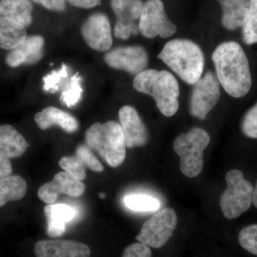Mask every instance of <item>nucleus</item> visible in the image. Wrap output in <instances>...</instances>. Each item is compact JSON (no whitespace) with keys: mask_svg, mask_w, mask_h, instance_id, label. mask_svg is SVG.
I'll use <instances>...</instances> for the list:
<instances>
[{"mask_svg":"<svg viewBox=\"0 0 257 257\" xmlns=\"http://www.w3.org/2000/svg\"><path fill=\"white\" fill-rule=\"evenodd\" d=\"M216 76L225 92L234 98L248 94L252 84L247 57L237 42H224L212 54Z\"/></svg>","mask_w":257,"mask_h":257,"instance_id":"1","label":"nucleus"},{"mask_svg":"<svg viewBox=\"0 0 257 257\" xmlns=\"http://www.w3.org/2000/svg\"><path fill=\"white\" fill-rule=\"evenodd\" d=\"M162 60L187 84L194 85L202 77L205 58L201 47L192 40L174 39L165 44L158 55Z\"/></svg>","mask_w":257,"mask_h":257,"instance_id":"2","label":"nucleus"},{"mask_svg":"<svg viewBox=\"0 0 257 257\" xmlns=\"http://www.w3.org/2000/svg\"><path fill=\"white\" fill-rule=\"evenodd\" d=\"M133 87L138 92L151 96L164 116L170 117L178 111L179 83L168 71L145 69L135 76Z\"/></svg>","mask_w":257,"mask_h":257,"instance_id":"3","label":"nucleus"},{"mask_svg":"<svg viewBox=\"0 0 257 257\" xmlns=\"http://www.w3.org/2000/svg\"><path fill=\"white\" fill-rule=\"evenodd\" d=\"M87 146L99 153L111 167H117L126 157L124 133L119 123H94L85 134Z\"/></svg>","mask_w":257,"mask_h":257,"instance_id":"4","label":"nucleus"},{"mask_svg":"<svg viewBox=\"0 0 257 257\" xmlns=\"http://www.w3.org/2000/svg\"><path fill=\"white\" fill-rule=\"evenodd\" d=\"M210 143L206 130L194 127L175 138L173 148L180 157V170L184 175L194 178L200 175L204 168L203 152Z\"/></svg>","mask_w":257,"mask_h":257,"instance_id":"5","label":"nucleus"},{"mask_svg":"<svg viewBox=\"0 0 257 257\" xmlns=\"http://www.w3.org/2000/svg\"><path fill=\"white\" fill-rule=\"evenodd\" d=\"M226 181L227 187L221 195L219 205L226 219H236L251 207L253 188L239 170L229 171Z\"/></svg>","mask_w":257,"mask_h":257,"instance_id":"6","label":"nucleus"},{"mask_svg":"<svg viewBox=\"0 0 257 257\" xmlns=\"http://www.w3.org/2000/svg\"><path fill=\"white\" fill-rule=\"evenodd\" d=\"M45 92H60V101L69 108L75 106L82 98V78L79 72L72 74V69L62 64L59 69L53 70L43 77Z\"/></svg>","mask_w":257,"mask_h":257,"instance_id":"7","label":"nucleus"},{"mask_svg":"<svg viewBox=\"0 0 257 257\" xmlns=\"http://www.w3.org/2000/svg\"><path fill=\"white\" fill-rule=\"evenodd\" d=\"M177 225L175 209L165 208L145 221L136 239L150 247H162L170 239Z\"/></svg>","mask_w":257,"mask_h":257,"instance_id":"8","label":"nucleus"},{"mask_svg":"<svg viewBox=\"0 0 257 257\" xmlns=\"http://www.w3.org/2000/svg\"><path fill=\"white\" fill-rule=\"evenodd\" d=\"M138 26L140 33L148 39L169 38L177 30V26L167 17L162 0H147L144 3Z\"/></svg>","mask_w":257,"mask_h":257,"instance_id":"9","label":"nucleus"},{"mask_svg":"<svg viewBox=\"0 0 257 257\" xmlns=\"http://www.w3.org/2000/svg\"><path fill=\"white\" fill-rule=\"evenodd\" d=\"M220 84L216 74L206 72L194 84L190 100L189 112L194 117L204 120L219 102L221 96Z\"/></svg>","mask_w":257,"mask_h":257,"instance_id":"10","label":"nucleus"},{"mask_svg":"<svg viewBox=\"0 0 257 257\" xmlns=\"http://www.w3.org/2000/svg\"><path fill=\"white\" fill-rule=\"evenodd\" d=\"M104 60L111 68L136 76L147 69L149 55L144 47L138 45L117 47L107 51Z\"/></svg>","mask_w":257,"mask_h":257,"instance_id":"11","label":"nucleus"},{"mask_svg":"<svg viewBox=\"0 0 257 257\" xmlns=\"http://www.w3.org/2000/svg\"><path fill=\"white\" fill-rule=\"evenodd\" d=\"M142 0H111V8L116 16L114 35L120 40H128L140 33L138 24L143 8Z\"/></svg>","mask_w":257,"mask_h":257,"instance_id":"12","label":"nucleus"},{"mask_svg":"<svg viewBox=\"0 0 257 257\" xmlns=\"http://www.w3.org/2000/svg\"><path fill=\"white\" fill-rule=\"evenodd\" d=\"M81 32L84 42L92 50L106 52L112 47V32L109 19L102 13H95L84 22Z\"/></svg>","mask_w":257,"mask_h":257,"instance_id":"13","label":"nucleus"},{"mask_svg":"<svg viewBox=\"0 0 257 257\" xmlns=\"http://www.w3.org/2000/svg\"><path fill=\"white\" fill-rule=\"evenodd\" d=\"M85 186L82 181L72 177L65 172L57 173L50 182L43 184L39 189L37 195L42 202L54 204L59 194H67L73 197L82 196Z\"/></svg>","mask_w":257,"mask_h":257,"instance_id":"14","label":"nucleus"},{"mask_svg":"<svg viewBox=\"0 0 257 257\" xmlns=\"http://www.w3.org/2000/svg\"><path fill=\"white\" fill-rule=\"evenodd\" d=\"M119 118L126 147L134 148L147 145L149 141L148 130L133 106H122L119 111Z\"/></svg>","mask_w":257,"mask_h":257,"instance_id":"15","label":"nucleus"},{"mask_svg":"<svg viewBox=\"0 0 257 257\" xmlns=\"http://www.w3.org/2000/svg\"><path fill=\"white\" fill-rule=\"evenodd\" d=\"M37 257H89L87 245L71 240H41L35 246Z\"/></svg>","mask_w":257,"mask_h":257,"instance_id":"16","label":"nucleus"},{"mask_svg":"<svg viewBox=\"0 0 257 257\" xmlns=\"http://www.w3.org/2000/svg\"><path fill=\"white\" fill-rule=\"evenodd\" d=\"M45 39L40 35H32L25 39L6 56V63L12 68L24 64H34L40 62L45 51Z\"/></svg>","mask_w":257,"mask_h":257,"instance_id":"17","label":"nucleus"},{"mask_svg":"<svg viewBox=\"0 0 257 257\" xmlns=\"http://www.w3.org/2000/svg\"><path fill=\"white\" fill-rule=\"evenodd\" d=\"M35 121L42 130L53 126H58L67 133H74L78 130L79 124L74 116L54 106H48L37 113Z\"/></svg>","mask_w":257,"mask_h":257,"instance_id":"18","label":"nucleus"},{"mask_svg":"<svg viewBox=\"0 0 257 257\" xmlns=\"http://www.w3.org/2000/svg\"><path fill=\"white\" fill-rule=\"evenodd\" d=\"M47 221V233L51 237H60L66 231V224L73 220L76 211L62 204H51L44 209Z\"/></svg>","mask_w":257,"mask_h":257,"instance_id":"19","label":"nucleus"},{"mask_svg":"<svg viewBox=\"0 0 257 257\" xmlns=\"http://www.w3.org/2000/svg\"><path fill=\"white\" fill-rule=\"evenodd\" d=\"M29 147L25 138L12 125H0V157L7 159L23 156Z\"/></svg>","mask_w":257,"mask_h":257,"instance_id":"20","label":"nucleus"},{"mask_svg":"<svg viewBox=\"0 0 257 257\" xmlns=\"http://www.w3.org/2000/svg\"><path fill=\"white\" fill-rule=\"evenodd\" d=\"M222 10L221 24L225 28L235 30L242 28L247 15L249 0H216Z\"/></svg>","mask_w":257,"mask_h":257,"instance_id":"21","label":"nucleus"},{"mask_svg":"<svg viewBox=\"0 0 257 257\" xmlns=\"http://www.w3.org/2000/svg\"><path fill=\"white\" fill-rule=\"evenodd\" d=\"M27 37L28 33L25 26L0 15V48L13 50Z\"/></svg>","mask_w":257,"mask_h":257,"instance_id":"22","label":"nucleus"},{"mask_svg":"<svg viewBox=\"0 0 257 257\" xmlns=\"http://www.w3.org/2000/svg\"><path fill=\"white\" fill-rule=\"evenodd\" d=\"M33 5L30 0H0V15L30 26L32 23Z\"/></svg>","mask_w":257,"mask_h":257,"instance_id":"23","label":"nucleus"},{"mask_svg":"<svg viewBox=\"0 0 257 257\" xmlns=\"http://www.w3.org/2000/svg\"><path fill=\"white\" fill-rule=\"evenodd\" d=\"M28 191L26 181L19 175L0 178V207L9 202H16L25 197Z\"/></svg>","mask_w":257,"mask_h":257,"instance_id":"24","label":"nucleus"},{"mask_svg":"<svg viewBox=\"0 0 257 257\" xmlns=\"http://www.w3.org/2000/svg\"><path fill=\"white\" fill-rule=\"evenodd\" d=\"M124 203L130 210L136 211H154L160 207L158 199L145 194H128L124 198Z\"/></svg>","mask_w":257,"mask_h":257,"instance_id":"25","label":"nucleus"},{"mask_svg":"<svg viewBox=\"0 0 257 257\" xmlns=\"http://www.w3.org/2000/svg\"><path fill=\"white\" fill-rule=\"evenodd\" d=\"M243 40L246 45L257 43V0H249V7L242 27Z\"/></svg>","mask_w":257,"mask_h":257,"instance_id":"26","label":"nucleus"},{"mask_svg":"<svg viewBox=\"0 0 257 257\" xmlns=\"http://www.w3.org/2000/svg\"><path fill=\"white\" fill-rule=\"evenodd\" d=\"M61 168L69 175L83 180L86 178V171L84 164L77 157H64L59 162Z\"/></svg>","mask_w":257,"mask_h":257,"instance_id":"27","label":"nucleus"},{"mask_svg":"<svg viewBox=\"0 0 257 257\" xmlns=\"http://www.w3.org/2000/svg\"><path fill=\"white\" fill-rule=\"evenodd\" d=\"M239 241L241 247L257 256V224L249 225L241 229Z\"/></svg>","mask_w":257,"mask_h":257,"instance_id":"28","label":"nucleus"},{"mask_svg":"<svg viewBox=\"0 0 257 257\" xmlns=\"http://www.w3.org/2000/svg\"><path fill=\"white\" fill-rule=\"evenodd\" d=\"M76 157H78L84 165L94 172H101L104 170V167L99 161L91 151L89 147L86 145H81L77 147Z\"/></svg>","mask_w":257,"mask_h":257,"instance_id":"29","label":"nucleus"},{"mask_svg":"<svg viewBox=\"0 0 257 257\" xmlns=\"http://www.w3.org/2000/svg\"><path fill=\"white\" fill-rule=\"evenodd\" d=\"M241 128L245 136L257 139V103L243 116Z\"/></svg>","mask_w":257,"mask_h":257,"instance_id":"30","label":"nucleus"},{"mask_svg":"<svg viewBox=\"0 0 257 257\" xmlns=\"http://www.w3.org/2000/svg\"><path fill=\"white\" fill-rule=\"evenodd\" d=\"M121 257H152L151 248L141 242L134 243L125 248Z\"/></svg>","mask_w":257,"mask_h":257,"instance_id":"31","label":"nucleus"},{"mask_svg":"<svg viewBox=\"0 0 257 257\" xmlns=\"http://www.w3.org/2000/svg\"><path fill=\"white\" fill-rule=\"evenodd\" d=\"M51 11L63 12L66 9V0H32Z\"/></svg>","mask_w":257,"mask_h":257,"instance_id":"32","label":"nucleus"},{"mask_svg":"<svg viewBox=\"0 0 257 257\" xmlns=\"http://www.w3.org/2000/svg\"><path fill=\"white\" fill-rule=\"evenodd\" d=\"M68 3L76 8L91 9L100 4L101 0H67Z\"/></svg>","mask_w":257,"mask_h":257,"instance_id":"33","label":"nucleus"},{"mask_svg":"<svg viewBox=\"0 0 257 257\" xmlns=\"http://www.w3.org/2000/svg\"><path fill=\"white\" fill-rule=\"evenodd\" d=\"M13 172V166L9 159L0 157V178L8 177Z\"/></svg>","mask_w":257,"mask_h":257,"instance_id":"34","label":"nucleus"},{"mask_svg":"<svg viewBox=\"0 0 257 257\" xmlns=\"http://www.w3.org/2000/svg\"><path fill=\"white\" fill-rule=\"evenodd\" d=\"M252 203L253 206L257 208V182L256 187L253 189V196H252Z\"/></svg>","mask_w":257,"mask_h":257,"instance_id":"35","label":"nucleus"},{"mask_svg":"<svg viewBox=\"0 0 257 257\" xmlns=\"http://www.w3.org/2000/svg\"><path fill=\"white\" fill-rule=\"evenodd\" d=\"M99 197H100L101 198H105V194H99Z\"/></svg>","mask_w":257,"mask_h":257,"instance_id":"36","label":"nucleus"}]
</instances>
